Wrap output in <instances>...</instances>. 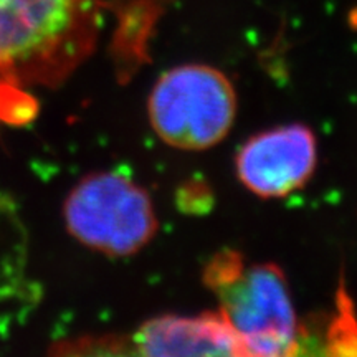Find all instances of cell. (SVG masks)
I'll list each match as a JSON object with an SVG mask.
<instances>
[{
  "label": "cell",
  "mask_w": 357,
  "mask_h": 357,
  "mask_svg": "<svg viewBox=\"0 0 357 357\" xmlns=\"http://www.w3.org/2000/svg\"><path fill=\"white\" fill-rule=\"evenodd\" d=\"M102 10V0H0V121H29L30 93L58 88L91 56Z\"/></svg>",
  "instance_id": "cell-1"
},
{
  "label": "cell",
  "mask_w": 357,
  "mask_h": 357,
  "mask_svg": "<svg viewBox=\"0 0 357 357\" xmlns=\"http://www.w3.org/2000/svg\"><path fill=\"white\" fill-rule=\"evenodd\" d=\"M202 280L242 357L303 354L300 319L287 275L276 263H247L236 250H222L204 268Z\"/></svg>",
  "instance_id": "cell-2"
},
{
  "label": "cell",
  "mask_w": 357,
  "mask_h": 357,
  "mask_svg": "<svg viewBox=\"0 0 357 357\" xmlns=\"http://www.w3.org/2000/svg\"><path fill=\"white\" fill-rule=\"evenodd\" d=\"M238 101L230 78L215 66L185 63L158 78L147 98L155 136L178 151L215 147L234 128Z\"/></svg>",
  "instance_id": "cell-3"
},
{
  "label": "cell",
  "mask_w": 357,
  "mask_h": 357,
  "mask_svg": "<svg viewBox=\"0 0 357 357\" xmlns=\"http://www.w3.org/2000/svg\"><path fill=\"white\" fill-rule=\"evenodd\" d=\"M63 218L77 242L111 258L136 255L159 230L149 192L118 171L84 176L66 195Z\"/></svg>",
  "instance_id": "cell-4"
},
{
  "label": "cell",
  "mask_w": 357,
  "mask_h": 357,
  "mask_svg": "<svg viewBox=\"0 0 357 357\" xmlns=\"http://www.w3.org/2000/svg\"><path fill=\"white\" fill-rule=\"evenodd\" d=\"M318 166V141L301 123L266 129L243 142L235 172L260 199H283L305 187Z\"/></svg>",
  "instance_id": "cell-5"
},
{
  "label": "cell",
  "mask_w": 357,
  "mask_h": 357,
  "mask_svg": "<svg viewBox=\"0 0 357 357\" xmlns=\"http://www.w3.org/2000/svg\"><path fill=\"white\" fill-rule=\"evenodd\" d=\"M109 354L146 357L242 356L234 331L218 311L194 316L162 314L123 336H108Z\"/></svg>",
  "instance_id": "cell-6"
},
{
  "label": "cell",
  "mask_w": 357,
  "mask_h": 357,
  "mask_svg": "<svg viewBox=\"0 0 357 357\" xmlns=\"http://www.w3.org/2000/svg\"><path fill=\"white\" fill-rule=\"evenodd\" d=\"M326 354L357 356V318L346 289L337 291V312L326 333Z\"/></svg>",
  "instance_id": "cell-7"
}]
</instances>
